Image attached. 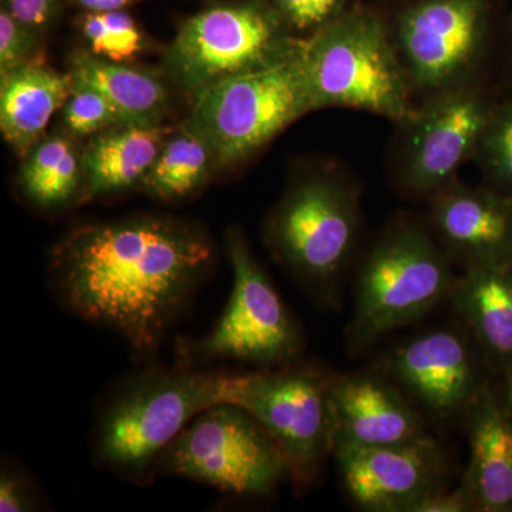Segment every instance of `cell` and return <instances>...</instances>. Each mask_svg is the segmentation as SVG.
<instances>
[{"instance_id": "obj_1", "label": "cell", "mask_w": 512, "mask_h": 512, "mask_svg": "<svg viewBox=\"0 0 512 512\" xmlns=\"http://www.w3.org/2000/svg\"><path fill=\"white\" fill-rule=\"evenodd\" d=\"M212 261L210 239L185 222L141 217L87 225L53 252V289L77 318L153 355Z\"/></svg>"}, {"instance_id": "obj_2", "label": "cell", "mask_w": 512, "mask_h": 512, "mask_svg": "<svg viewBox=\"0 0 512 512\" xmlns=\"http://www.w3.org/2000/svg\"><path fill=\"white\" fill-rule=\"evenodd\" d=\"M227 373L151 369L120 387L101 412L94 433L100 467L138 485L157 474L165 448L192 419L225 403Z\"/></svg>"}, {"instance_id": "obj_3", "label": "cell", "mask_w": 512, "mask_h": 512, "mask_svg": "<svg viewBox=\"0 0 512 512\" xmlns=\"http://www.w3.org/2000/svg\"><path fill=\"white\" fill-rule=\"evenodd\" d=\"M429 225L396 222L376 239L357 272L348 349L356 355L448 301L457 275Z\"/></svg>"}, {"instance_id": "obj_4", "label": "cell", "mask_w": 512, "mask_h": 512, "mask_svg": "<svg viewBox=\"0 0 512 512\" xmlns=\"http://www.w3.org/2000/svg\"><path fill=\"white\" fill-rule=\"evenodd\" d=\"M359 231L356 188L336 177H315L286 192L268 222L266 239L303 291L329 306L339 302Z\"/></svg>"}, {"instance_id": "obj_5", "label": "cell", "mask_w": 512, "mask_h": 512, "mask_svg": "<svg viewBox=\"0 0 512 512\" xmlns=\"http://www.w3.org/2000/svg\"><path fill=\"white\" fill-rule=\"evenodd\" d=\"M313 109L350 107L399 123L412 111L409 76L375 16L353 13L303 43Z\"/></svg>"}, {"instance_id": "obj_6", "label": "cell", "mask_w": 512, "mask_h": 512, "mask_svg": "<svg viewBox=\"0 0 512 512\" xmlns=\"http://www.w3.org/2000/svg\"><path fill=\"white\" fill-rule=\"evenodd\" d=\"M309 110L301 43L275 62L198 94L190 128L210 147L212 160L227 165L265 146Z\"/></svg>"}, {"instance_id": "obj_7", "label": "cell", "mask_w": 512, "mask_h": 512, "mask_svg": "<svg viewBox=\"0 0 512 512\" xmlns=\"http://www.w3.org/2000/svg\"><path fill=\"white\" fill-rule=\"evenodd\" d=\"M335 373L311 363L229 375L225 403L244 407L271 434L285 458L286 477L311 487L333 456L332 380Z\"/></svg>"}, {"instance_id": "obj_8", "label": "cell", "mask_w": 512, "mask_h": 512, "mask_svg": "<svg viewBox=\"0 0 512 512\" xmlns=\"http://www.w3.org/2000/svg\"><path fill=\"white\" fill-rule=\"evenodd\" d=\"M157 474L211 485L224 493L261 497L286 477L281 448L244 407L218 403L190 421L160 457Z\"/></svg>"}, {"instance_id": "obj_9", "label": "cell", "mask_w": 512, "mask_h": 512, "mask_svg": "<svg viewBox=\"0 0 512 512\" xmlns=\"http://www.w3.org/2000/svg\"><path fill=\"white\" fill-rule=\"evenodd\" d=\"M227 248L234 274L227 308L204 339L185 348V356L262 367L293 362L305 346L298 323L237 229L228 232Z\"/></svg>"}, {"instance_id": "obj_10", "label": "cell", "mask_w": 512, "mask_h": 512, "mask_svg": "<svg viewBox=\"0 0 512 512\" xmlns=\"http://www.w3.org/2000/svg\"><path fill=\"white\" fill-rule=\"evenodd\" d=\"M497 101L471 84L441 90L403 120L396 181L410 197L429 198L456 180L458 168L476 154Z\"/></svg>"}, {"instance_id": "obj_11", "label": "cell", "mask_w": 512, "mask_h": 512, "mask_svg": "<svg viewBox=\"0 0 512 512\" xmlns=\"http://www.w3.org/2000/svg\"><path fill=\"white\" fill-rule=\"evenodd\" d=\"M293 46L265 9L217 6L185 23L168 49L167 64L181 86L197 97L222 80L281 59Z\"/></svg>"}, {"instance_id": "obj_12", "label": "cell", "mask_w": 512, "mask_h": 512, "mask_svg": "<svg viewBox=\"0 0 512 512\" xmlns=\"http://www.w3.org/2000/svg\"><path fill=\"white\" fill-rule=\"evenodd\" d=\"M427 420L466 419L490 377L466 329L436 328L404 340L380 367Z\"/></svg>"}, {"instance_id": "obj_13", "label": "cell", "mask_w": 512, "mask_h": 512, "mask_svg": "<svg viewBox=\"0 0 512 512\" xmlns=\"http://www.w3.org/2000/svg\"><path fill=\"white\" fill-rule=\"evenodd\" d=\"M487 37L484 0H426L404 13L399 56L412 86H457L480 59Z\"/></svg>"}, {"instance_id": "obj_14", "label": "cell", "mask_w": 512, "mask_h": 512, "mask_svg": "<svg viewBox=\"0 0 512 512\" xmlns=\"http://www.w3.org/2000/svg\"><path fill=\"white\" fill-rule=\"evenodd\" d=\"M333 458L360 510L412 512L424 497L446 488V458L431 436L392 446L339 447Z\"/></svg>"}, {"instance_id": "obj_15", "label": "cell", "mask_w": 512, "mask_h": 512, "mask_svg": "<svg viewBox=\"0 0 512 512\" xmlns=\"http://www.w3.org/2000/svg\"><path fill=\"white\" fill-rule=\"evenodd\" d=\"M429 227L463 271L512 264V198L454 180L429 198Z\"/></svg>"}, {"instance_id": "obj_16", "label": "cell", "mask_w": 512, "mask_h": 512, "mask_svg": "<svg viewBox=\"0 0 512 512\" xmlns=\"http://www.w3.org/2000/svg\"><path fill=\"white\" fill-rule=\"evenodd\" d=\"M333 450L410 443L429 437L427 419L382 369L332 380Z\"/></svg>"}, {"instance_id": "obj_17", "label": "cell", "mask_w": 512, "mask_h": 512, "mask_svg": "<svg viewBox=\"0 0 512 512\" xmlns=\"http://www.w3.org/2000/svg\"><path fill=\"white\" fill-rule=\"evenodd\" d=\"M470 458L461 483L476 512H512V423L488 379L466 417Z\"/></svg>"}, {"instance_id": "obj_18", "label": "cell", "mask_w": 512, "mask_h": 512, "mask_svg": "<svg viewBox=\"0 0 512 512\" xmlns=\"http://www.w3.org/2000/svg\"><path fill=\"white\" fill-rule=\"evenodd\" d=\"M491 376L512 362V264L463 271L448 296Z\"/></svg>"}, {"instance_id": "obj_19", "label": "cell", "mask_w": 512, "mask_h": 512, "mask_svg": "<svg viewBox=\"0 0 512 512\" xmlns=\"http://www.w3.org/2000/svg\"><path fill=\"white\" fill-rule=\"evenodd\" d=\"M0 127L18 151L32 147L72 93V77L42 64H20L2 74Z\"/></svg>"}, {"instance_id": "obj_20", "label": "cell", "mask_w": 512, "mask_h": 512, "mask_svg": "<svg viewBox=\"0 0 512 512\" xmlns=\"http://www.w3.org/2000/svg\"><path fill=\"white\" fill-rule=\"evenodd\" d=\"M163 136L157 126H121L94 140L83 163L87 197L126 190L146 178Z\"/></svg>"}, {"instance_id": "obj_21", "label": "cell", "mask_w": 512, "mask_h": 512, "mask_svg": "<svg viewBox=\"0 0 512 512\" xmlns=\"http://www.w3.org/2000/svg\"><path fill=\"white\" fill-rule=\"evenodd\" d=\"M73 86L103 94L121 120V126H156L165 109V90L156 77L117 62L89 55L74 57Z\"/></svg>"}, {"instance_id": "obj_22", "label": "cell", "mask_w": 512, "mask_h": 512, "mask_svg": "<svg viewBox=\"0 0 512 512\" xmlns=\"http://www.w3.org/2000/svg\"><path fill=\"white\" fill-rule=\"evenodd\" d=\"M20 183L39 207L52 208L69 201L80 185V165L72 144L62 137L40 143L23 165Z\"/></svg>"}, {"instance_id": "obj_23", "label": "cell", "mask_w": 512, "mask_h": 512, "mask_svg": "<svg viewBox=\"0 0 512 512\" xmlns=\"http://www.w3.org/2000/svg\"><path fill=\"white\" fill-rule=\"evenodd\" d=\"M211 160L210 147L190 128L161 148L144 183L161 200L184 197L204 183Z\"/></svg>"}, {"instance_id": "obj_24", "label": "cell", "mask_w": 512, "mask_h": 512, "mask_svg": "<svg viewBox=\"0 0 512 512\" xmlns=\"http://www.w3.org/2000/svg\"><path fill=\"white\" fill-rule=\"evenodd\" d=\"M473 158L485 185L512 198V101L497 104Z\"/></svg>"}, {"instance_id": "obj_25", "label": "cell", "mask_w": 512, "mask_h": 512, "mask_svg": "<svg viewBox=\"0 0 512 512\" xmlns=\"http://www.w3.org/2000/svg\"><path fill=\"white\" fill-rule=\"evenodd\" d=\"M83 33L94 55L111 62L131 59L141 50V33L136 22L123 10L92 12L83 20Z\"/></svg>"}, {"instance_id": "obj_26", "label": "cell", "mask_w": 512, "mask_h": 512, "mask_svg": "<svg viewBox=\"0 0 512 512\" xmlns=\"http://www.w3.org/2000/svg\"><path fill=\"white\" fill-rule=\"evenodd\" d=\"M64 120L77 136H87L114 124L121 126L119 114L109 100L86 86L72 87V93L64 103Z\"/></svg>"}, {"instance_id": "obj_27", "label": "cell", "mask_w": 512, "mask_h": 512, "mask_svg": "<svg viewBox=\"0 0 512 512\" xmlns=\"http://www.w3.org/2000/svg\"><path fill=\"white\" fill-rule=\"evenodd\" d=\"M293 28L306 30L329 23L338 12L340 0H276Z\"/></svg>"}, {"instance_id": "obj_28", "label": "cell", "mask_w": 512, "mask_h": 512, "mask_svg": "<svg viewBox=\"0 0 512 512\" xmlns=\"http://www.w3.org/2000/svg\"><path fill=\"white\" fill-rule=\"evenodd\" d=\"M28 28L13 18L8 9L0 13V67L2 74L20 66L29 52Z\"/></svg>"}, {"instance_id": "obj_29", "label": "cell", "mask_w": 512, "mask_h": 512, "mask_svg": "<svg viewBox=\"0 0 512 512\" xmlns=\"http://www.w3.org/2000/svg\"><path fill=\"white\" fill-rule=\"evenodd\" d=\"M37 507L36 495L29 481L18 471L3 468L0 478V511L23 512Z\"/></svg>"}, {"instance_id": "obj_30", "label": "cell", "mask_w": 512, "mask_h": 512, "mask_svg": "<svg viewBox=\"0 0 512 512\" xmlns=\"http://www.w3.org/2000/svg\"><path fill=\"white\" fill-rule=\"evenodd\" d=\"M412 512H476L473 498L466 485L460 483L454 490L436 491L414 505Z\"/></svg>"}, {"instance_id": "obj_31", "label": "cell", "mask_w": 512, "mask_h": 512, "mask_svg": "<svg viewBox=\"0 0 512 512\" xmlns=\"http://www.w3.org/2000/svg\"><path fill=\"white\" fill-rule=\"evenodd\" d=\"M56 0H6V6L13 18L26 28L45 25L50 18Z\"/></svg>"}, {"instance_id": "obj_32", "label": "cell", "mask_w": 512, "mask_h": 512, "mask_svg": "<svg viewBox=\"0 0 512 512\" xmlns=\"http://www.w3.org/2000/svg\"><path fill=\"white\" fill-rule=\"evenodd\" d=\"M490 380L501 409L512 423V362L508 363L500 373L491 376Z\"/></svg>"}, {"instance_id": "obj_33", "label": "cell", "mask_w": 512, "mask_h": 512, "mask_svg": "<svg viewBox=\"0 0 512 512\" xmlns=\"http://www.w3.org/2000/svg\"><path fill=\"white\" fill-rule=\"evenodd\" d=\"M133 0H79L80 5L90 12H114L123 10Z\"/></svg>"}]
</instances>
